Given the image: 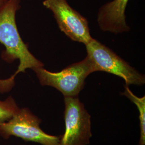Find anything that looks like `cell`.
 <instances>
[{
    "mask_svg": "<svg viewBox=\"0 0 145 145\" xmlns=\"http://www.w3.org/2000/svg\"><path fill=\"white\" fill-rule=\"evenodd\" d=\"M41 122L28 108H20L10 120L0 124V135L5 139L14 136L42 145H60V137L43 131L40 127Z\"/></svg>",
    "mask_w": 145,
    "mask_h": 145,
    "instance_id": "cell-4",
    "label": "cell"
},
{
    "mask_svg": "<svg viewBox=\"0 0 145 145\" xmlns=\"http://www.w3.org/2000/svg\"><path fill=\"white\" fill-rule=\"evenodd\" d=\"M129 0H114L102 7L98 13L97 22L100 29L115 34L128 32L125 14Z\"/></svg>",
    "mask_w": 145,
    "mask_h": 145,
    "instance_id": "cell-7",
    "label": "cell"
},
{
    "mask_svg": "<svg viewBox=\"0 0 145 145\" xmlns=\"http://www.w3.org/2000/svg\"><path fill=\"white\" fill-rule=\"evenodd\" d=\"M33 70L42 86L54 87L65 97H78L84 88L86 78L93 72V66L87 57L59 72H51L44 67Z\"/></svg>",
    "mask_w": 145,
    "mask_h": 145,
    "instance_id": "cell-3",
    "label": "cell"
},
{
    "mask_svg": "<svg viewBox=\"0 0 145 145\" xmlns=\"http://www.w3.org/2000/svg\"><path fill=\"white\" fill-rule=\"evenodd\" d=\"M65 129L60 145H88L92 137L91 116L78 97H65Z\"/></svg>",
    "mask_w": 145,
    "mask_h": 145,
    "instance_id": "cell-5",
    "label": "cell"
},
{
    "mask_svg": "<svg viewBox=\"0 0 145 145\" xmlns=\"http://www.w3.org/2000/svg\"><path fill=\"white\" fill-rule=\"evenodd\" d=\"M20 109L11 96L8 97L5 101L0 100V124L10 120Z\"/></svg>",
    "mask_w": 145,
    "mask_h": 145,
    "instance_id": "cell-9",
    "label": "cell"
},
{
    "mask_svg": "<svg viewBox=\"0 0 145 145\" xmlns=\"http://www.w3.org/2000/svg\"><path fill=\"white\" fill-rule=\"evenodd\" d=\"M21 0H8L0 8V43L5 47L2 58L11 63L19 60L17 70L10 78L0 79V93L10 91L15 85V78L27 69H34L44 67L42 62L35 57L23 41L16 22V15L20 8Z\"/></svg>",
    "mask_w": 145,
    "mask_h": 145,
    "instance_id": "cell-1",
    "label": "cell"
},
{
    "mask_svg": "<svg viewBox=\"0 0 145 145\" xmlns=\"http://www.w3.org/2000/svg\"><path fill=\"white\" fill-rule=\"evenodd\" d=\"M86 46L87 57L93 66V72L101 71L112 74L122 78L127 86L145 84L144 75L98 40L93 38Z\"/></svg>",
    "mask_w": 145,
    "mask_h": 145,
    "instance_id": "cell-2",
    "label": "cell"
},
{
    "mask_svg": "<svg viewBox=\"0 0 145 145\" xmlns=\"http://www.w3.org/2000/svg\"><path fill=\"white\" fill-rule=\"evenodd\" d=\"M121 95L127 97L135 104L139 113L140 137L139 145H145V97H139L135 95L129 89V86L125 84L124 91Z\"/></svg>",
    "mask_w": 145,
    "mask_h": 145,
    "instance_id": "cell-8",
    "label": "cell"
},
{
    "mask_svg": "<svg viewBox=\"0 0 145 145\" xmlns=\"http://www.w3.org/2000/svg\"><path fill=\"white\" fill-rule=\"evenodd\" d=\"M8 0H0V8L5 4Z\"/></svg>",
    "mask_w": 145,
    "mask_h": 145,
    "instance_id": "cell-10",
    "label": "cell"
},
{
    "mask_svg": "<svg viewBox=\"0 0 145 145\" xmlns=\"http://www.w3.org/2000/svg\"><path fill=\"white\" fill-rule=\"evenodd\" d=\"M42 4L52 11L60 30L72 40L87 45L93 39L87 20L72 9L66 0H45Z\"/></svg>",
    "mask_w": 145,
    "mask_h": 145,
    "instance_id": "cell-6",
    "label": "cell"
}]
</instances>
